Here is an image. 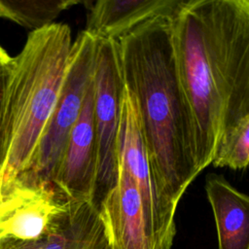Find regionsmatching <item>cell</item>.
I'll list each match as a JSON object with an SVG mask.
<instances>
[{
    "label": "cell",
    "instance_id": "1",
    "mask_svg": "<svg viewBox=\"0 0 249 249\" xmlns=\"http://www.w3.org/2000/svg\"><path fill=\"white\" fill-rule=\"evenodd\" d=\"M171 30L200 173L223 132L249 115V1L182 0Z\"/></svg>",
    "mask_w": 249,
    "mask_h": 249
},
{
    "label": "cell",
    "instance_id": "2",
    "mask_svg": "<svg viewBox=\"0 0 249 249\" xmlns=\"http://www.w3.org/2000/svg\"><path fill=\"white\" fill-rule=\"evenodd\" d=\"M115 42L123 84L135 98L157 185L177 208L199 172L191 114L174 56L171 16L149 19Z\"/></svg>",
    "mask_w": 249,
    "mask_h": 249
},
{
    "label": "cell",
    "instance_id": "3",
    "mask_svg": "<svg viewBox=\"0 0 249 249\" xmlns=\"http://www.w3.org/2000/svg\"><path fill=\"white\" fill-rule=\"evenodd\" d=\"M72 44L70 27L52 23L31 31L21 52L12 57L5 111L8 153L0 175L1 192L33 159L58 99Z\"/></svg>",
    "mask_w": 249,
    "mask_h": 249
},
{
    "label": "cell",
    "instance_id": "4",
    "mask_svg": "<svg viewBox=\"0 0 249 249\" xmlns=\"http://www.w3.org/2000/svg\"><path fill=\"white\" fill-rule=\"evenodd\" d=\"M97 40L82 31L72 44L60 93L28 167L18 176L53 182L64 146L92 80Z\"/></svg>",
    "mask_w": 249,
    "mask_h": 249
},
{
    "label": "cell",
    "instance_id": "5",
    "mask_svg": "<svg viewBox=\"0 0 249 249\" xmlns=\"http://www.w3.org/2000/svg\"><path fill=\"white\" fill-rule=\"evenodd\" d=\"M118 149L119 161L127 170L139 194L151 249H170L176 233V208L169 204L157 185L142 136L135 98L124 86Z\"/></svg>",
    "mask_w": 249,
    "mask_h": 249
},
{
    "label": "cell",
    "instance_id": "6",
    "mask_svg": "<svg viewBox=\"0 0 249 249\" xmlns=\"http://www.w3.org/2000/svg\"><path fill=\"white\" fill-rule=\"evenodd\" d=\"M124 91L115 40H97L93 71L96 177L92 202L98 207L119 175V128Z\"/></svg>",
    "mask_w": 249,
    "mask_h": 249
},
{
    "label": "cell",
    "instance_id": "7",
    "mask_svg": "<svg viewBox=\"0 0 249 249\" xmlns=\"http://www.w3.org/2000/svg\"><path fill=\"white\" fill-rule=\"evenodd\" d=\"M69 199L50 181L17 177L1 192L0 236L39 240Z\"/></svg>",
    "mask_w": 249,
    "mask_h": 249
},
{
    "label": "cell",
    "instance_id": "8",
    "mask_svg": "<svg viewBox=\"0 0 249 249\" xmlns=\"http://www.w3.org/2000/svg\"><path fill=\"white\" fill-rule=\"evenodd\" d=\"M95 177L96 139L92 77L80 116L67 138L53 183L71 201H92Z\"/></svg>",
    "mask_w": 249,
    "mask_h": 249
},
{
    "label": "cell",
    "instance_id": "9",
    "mask_svg": "<svg viewBox=\"0 0 249 249\" xmlns=\"http://www.w3.org/2000/svg\"><path fill=\"white\" fill-rule=\"evenodd\" d=\"M97 209L110 249H151L139 194L120 161L117 184L104 196Z\"/></svg>",
    "mask_w": 249,
    "mask_h": 249
},
{
    "label": "cell",
    "instance_id": "10",
    "mask_svg": "<svg viewBox=\"0 0 249 249\" xmlns=\"http://www.w3.org/2000/svg\"><path fill=\"white\" fill-rule=\"evenodd\" d=\"M182 0H98L83 2L89 10L84 31L98 41L116 40L157 17L172 16Z\"/></svg>",
    "mask_w": 249,
    "mask_h": 249
},
{
    "label": "cell",
    "instance_id": "11",
    "mask_svg": "<svg viewBox=\"0 0 249 249\" xmlns=\"http://www.w3.org/2000/svg\"><path fill=\"white\" fill-rule=\"evenodd\" d=\"M205 192L211 205L219 249H249V197L223 175L206 177Z\"/></svg>",
    "mask_w": 249,
    "mask_h": 249
},
{
    "label": "cell",
    "instance_id": "12",
    "mask_svg": "<svg viewBox=\"0 0 249 249\" xmlns=\"http://www.w3.org/2000/svg\"><path fill=\"white\" fill-rule=\"evenodd\" d=\"M106 244L99 212L90 200L69 201L53 220L44 249H102Z\"/></svg>",
    "mask_w": 249,
    "mask_h": 249
},
{
    "label": "cell",
    "instance_id": "13",
    "mask_svg": "<svg viewBox=\"0 0 249 249\" xmlns=\"http://www.w3.org/2000/svg\"><path fill=\"white\" fill-rule=\"evenodd\" d=\"M80 3L83 2L76 0H0V17L35 31L51 25L61 12Z\"/></svg>",
    "mask_w": 249,
    "mask_h": 249
},
{
    "label": "cell",
    "instance_id": "14",
    "mask_svg": "<svg viewBox=\"0 0 249 249\" xmlns=\"http://www.w3.org/2000/svg\"><path fill=\"white\" fill-rule=\"evenodd\" d=\"M249 162V115L228 127L219 139L211 164L243 170Z\"/></svg>",
    "mask_w": 249,
    "mask_h": 249
},
{
    "label": "cell",
    "instance_id": "15",
    "mask_svg": "<svg viewBox=\"0 0 249 249\" xmlns=\"http://www.w3.org/2000/svg\"><path fill=\"white\" fill-rule=\"evenodd\" d=\"M12 71V57L0 68V175L7 160V139L5 131V111L8 86Z\"/></svg>",
    "mask_w": 249,
    "mask_h": 249
},
{
    "label": "cell",
    "instance_id": "16",
    "mask_svg": "<svg viewBox=\"0 0 249 249\" xmlns=\"http://www.w3.org/2000/svg\"><path fill=\"white\" fill-rule=\"evenodd\" d=\"M45 237L39 240H23L12 236H0V249H44Z\"/></svg>",
    "mask_w": 249,
    "mask_h": 249
},
{
    "label": "cell",
    "instance_id": "17",
    "mask_svg": "<svg viewBox=\"0 0 249 249\" xmlns=\"http://www.w3.org/2000/svg\"><path fill=\"white\" fill-rule=\"evenodd\" d=\"M10 58H11V56L8 55V53L5 52V50H4L2 47H0V68H1L6 62H8V61L10 60Z\"/></svg>",
    "mask_w": 249,
    "mask_h": 249
},
{
    "label": "cell",
    "instance_id": "18",
    "mask_svg": "<svg viewBox=\"0 0 249 249\" xmlns=\"http://www.w3.org/2000/svg\"><path fill=\"white\" fill-rule=\"evenodd\" d=\"M102 249H110L109 248V246H108V244H107V242H106V244H105V246L102 248Z\"/></svg>",
    "mask_w": 249,
    "mask_h": 249
},
{
    "label": "cell",
    "instance_id": "19",
    "mask_svg": "<svg viewBox=\"0 0 249 249\" xmlns=\"http://www.w3.org/2000/svg\"><path fill=\"white\" fill-rule=\"evenodd\" d=\"M0 199H1V181H0Z\"/></svg>",
    "mask_w": 249,
    "mask_h": 249
}]
</instances>
